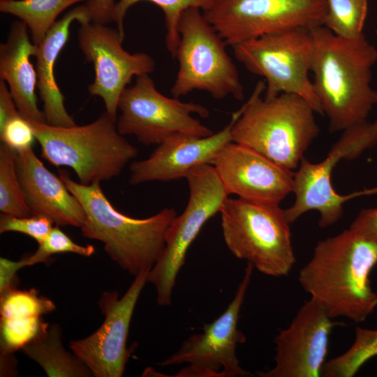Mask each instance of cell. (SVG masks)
<instances>
[{
	"label": "cell",
	"instance_id": "1",
	"mask_svg": "<svg viewBox=\"0 0 377 377\" xmlns=\"http://www.w3.org/2000/svg\"><path fill=\"white\" fill-rule=\"evenodd\" d=\"M377 264V242L350 228L319 241L298 280L331 318L362 323L377 307L370 274Z\"/></svg>",
	"mask_w": 377,
	"mask_h": 377
},
{
	"label": "cell",
	"instance_id": "2",
	"mask_svg": "<svg viewBox=\"0 0 377 377\" xmlns=\"http://www.w3.org/2000/svg\"><path fill=\"white\" fill-rule=\"evenodd\" d=\"M313 53L311 72L314 92L330 132L343 131L367 121L377 104L371 86L377 49L364 35L344 38L324 26L311 29Z\"/></svg>",
	"mask_w": 377,
	"mask_h": 377
},
{
	"label": "cell",
	"instance_id": "3",
	"mask_svg": "<svg viewBox=\"0 0 377 377\" xmlns=\"http://www.w3.org/2000/svg\"><path fill=\"white\" fill-rule=\"evenodd\" d=\"M60 178L82 205L86 215L82 235L104 245L108 256L135 276L150 269L165 246V232L176 217L172 208H164L146 219H134L118 212L105 196L101 182L83 185L60 170Z\"/></svg>",
	"mask_w": 377,
	"mask_h": 377
},
{
	"label": "cell",
	"instance_id": "4",
	"mask_svg": "<svg viewBox=\"0 0 377 377\" xmlns=\"http://www.w3.org/2000/svg\"><path fill=\"white\" fill-rule=\"evenodd\" d=\"M265 82L260 81L239 110L231 129L232 140L293 170L319 133L314 110L302 97L283 93L262 98Z\"/></svg>",
	"mask_w": 377,
	"mask_h": 377
},
{
	"label": "cell",
	"instance_id": "5",
	"mask_svg": "<svg viewBox=\"0 0 377 377\" xmlns=\"http://www.w3.org/2000/svg\"><path fill=\"white\" fill-rule=\"evenodd\" d=\"M29 121L41 157L57 168H71L83 185L118 177L138 154L119 133L117 119L106 111L83 126L58 127Z\"/></svg>",
	"mask_w": 377,
	"mask_h": 377
},
{
	"label": "cell",
	"instance_id": "6",
	"mask_svg": "<svg viewBox=\"0 0 377 377\" xmlns=\"http://www.w3.org/2000/svg\"><path fill=\"white\" fill-rule=\"evenodd\" d=\"M220 213L223 239L232 254L265 275L288 274L296 258L290 224L279 205L227 198Z\"/></svg>",
	"mask_w": 377,
	"mask_h": 377
},
{
	"label": "cell",
	"instance_id": "7",
	"mask_svg": "<svg viewBox=\"0 0 377 377\" xmlns=\"http://www.w3.org/2000/svg\"><path fill=\"white\" fill-rule=\"evenodd\" d=\"M200 9L190 7L180 17V39L175 57L179 67L170 92L178 98L198 89L207 91L215 99L231 95L242 101L244 86L226 50L227 44Z\"/></svg>",
	"mask_w": 377,
	"mask_h": 377
},
{
	"label": "cell",
	"instance_id": "8",
	"mask_svg": "<svg viewBox=\"0 0 377 377\" xmlns=\"http://www.w3.org/2000/svg\"><path fill=\"white\" fill-rule=\"evenodd\" d=\"M232 47L236 59L249 72L265 78L264 98L294 94L304 98L315 112L323 114L309 77L313 53L311 29L266 35Z\"/></svg>",
	"mask_w": 377,
	"mask_h": 377
},
{
	"label": "cell",
	"instance_id": "9",
	"mask_svg": "<svg viewBox=\"0 0 377 377\" xmlns=\"http://www.w3.org/2000/svg\"><path fill=\"white\" fill-rule=\"evenodd\" d=\"M185 178L189 188L188 203L183 213L176 216L169 226L164 249L147 275V282L156 289L159 306L171 304L177 276L190 245L205 223L220 212L228 196L211 164L191 169Z\"/></svg>",
	"mask_w": 377,
	"mask_h": 377
},
{
	"label": "cell",
	"instance_id": "10",
	"mask_svg": "<svg viewBox=\"0 0 377 377\" xmlns=\"http://www.w3.org/2000/svg\"><path fill=\"white\" fill-rule=\"evenodd\" d=\"M327 0H211L202 10L227 45L323 26Z\"/></svg>",
	"mask_w": 377,
	"mask_h": 377
},
{
	"label": "cell",
	"instance_id": "11",
	"mask_svg": "<svg viewBox=\"0 0 377 377\" xmlns=\"http://www.w3.org/2000/svg\"><path fill=\"white\" fill-rule=\"evenodd\" d=\"M117 127L122 135H133L144 145H158L176 133L207 137L213 131L192 117L209 116L208 110L193 103H184L160 93L154 80L145 74L121 93Z\"/></svg>",
	"mask_w": 377,
	"mask_h": 377
},
{
	"label": "cell",
	"instance_id": "12",
	"mask_svg": "<svg viewBox=\"0 0 377 377\" xmlns=\"http://www.w3.org/2000/svg\"><path fill=\"white\" fill-rule=\"evenodd\" d=\"M247 263L244 275L233 300L226 311L212 323L204 325L202 333L195 334L160 365L188 363L175 375L177 377H246L253 376L243 369L236 356L237 344L246 341L238 329L239 312L253 270Z\"/></svg>",
	"mask_w": 377,
	"mask_h": 377
},
{
	"label": "cell",
	"instance_id": "13",
	"mask_svg": "<svg viewBox=\"0 0 377 377\" xmlns=\"http://www.w3.org/2000/svg\"><path fill=\"white\" fill-rule=\"evenodd\" d=\"M78 44L86 61L93 64L95 77L89 85L92 96L100 97L105 111L117 120L118 103L133 77L149 74L154 59L145 52L131 54L124 49L118 29L94 22L81 24Z\"/></svg>",
	"mask_w": 377,
	"mask_h": 377
},
{
	"label": "cell",
	"instance_id": "14",
	"mask_svg": "<svg viewBox=\"0 0 377 377\" xmlns=\"http://www.w3.org/2000/svg\"><path fill=\"white\" fill-rule=\"evenodd\" d=\"M150 269L135 276L124 295L105 292L99 306L105 319L91 335L69 343L75 354L95 377H121L128 358L126 341L135 306Z\"/></svg>",
	"mask_w": 377,
	"mask_h": 377
},
{
	"label": "cell",
	"instance_id": "15",
	"mask_svg": "<svg viewBox=\"0 0 377 377\" xmlns=\"http://www.w3.org/2000/svg\"><path fill=\"white\" fill-rule=\"evenodd\" d=\"M335 323L310 299L290 325L274 338V367L260 377H318L325 364L330 335Z\"/></svg>",
	"mask_w": 377,
	"mask_h": 377
},
{
	"label": "cell",
	"instance_id": "16",
	"mask_svg": "<svg viewBox=\"0 0 377 377\" xmlns=\"http://www.w3.org/2000/svg\"><path fill=\"white\" fill-rule=\"evenodd\" d=\"M228 195L255 202L279 205L293 193L294 174L260 153L230 142L212 160Z\"/></svg>",
	"mask_w": 377,
	"mask_h": 377
},
{
	"label": "cell",
	"instance_id": "17",
	"mask_svg": "<svg viewBox=\"0 0 377 377\" xmlns=\"http://www.w3.org/2000/svg\"><path fill=\"white\" fill-rule=\"evenodd\" d=\"M239 114L232 113L230 123L222 130L207 137L176 133L160 145L144 160L130 165L128 183L138 185L185 178L193 168L212 164L218 151L232 142L231 129Z\"/></svg>",
	"mask_w": 377,
	"mask_h": 377
},
{
	"label": "cell",
	"instance_id": "18",
	"mask_svg": "<svg viewBox=\"0 0 377 377\" xmlns=\"http://www.w3.org/2000/svg\"><path fill=\"white\" fill-rule=\"evenodd\" d=\"M15 159L24 199L31 215H42L59 226L80 228L84 210L60 177L45 168L33 148L15 151Z\"/></svg>",
	"mask_w": 377,
	"mask_h": 377
},
{
	"label": "cell",
	"instance_id": "19",
	"mask_svg": "<svg viewBox=\"0 0 377 377\" xmlns=\"http://www.w3.org/2000/svg\"><path fill=\"white\" fill-rule=\"evenodd\" d=\"M36 50L27 25L20 20L14 21L6 41L0 44V80L6 83L23 117L46 123L44 112L38 106L37 73L30 60Z\"/></svg>",
	"mask_w": 377,
	"mask_h": 377
},
{
	"label": "cell",
	"instance_id": "20",
	"mask_svg": "<svg viewBox=\"0 0 377 377\" xmlns=\"http://www.w3.org/2000/svg\"><path fill=\"white\" fill-rule=\"evenodd\" d=\"M80 24L91 21L86 4L78 6L57 20L43 40L37 45L34 57L37 73V89L43 104L46 123L58 127H71L76 124L65 107V97L61 93L54 76V66L57 57L65 46L73 22Z\"/></svg>",
	"mask_w": 377,
	"mask_h": 377
},
{
	"label": "cell",
	"instance_id": "21",
	"mask_svg": "<svg viewBox=\"0 0 377 377\" xmlns=\"http://www.w3.org/2000/svg\"><path fill=\"white\" fill-rule=\"evenodd\" d=\"M60 325L53 323L22 350L38 363L50 377H90L91 371L73 352L62 345Z\"/></svg>",
	"mask_w": 377,
	"mask_h": 377
},
{
	"label": "cell",
	"instance_id": "22",
	"mask_svg": "<svg viewBox=\"0 0 377 377\" xmlns=\"http://www.w3.org/2000/svg\"><path fill=\"white\" fill-rule=\"evenodd\" d=\"M91 0H17L0 1V11L16 17L27 27L32 41L38 45L66 8Z\"/></svg>",
	"mask_w": 377,
	"mask_h": 377
},
{
	"label": "cell",
	"instance_id": "23",
	"mask_svg": "<svg viewBox=\"0 0 377 377\" xmlns=\"http://www.w3.org/2000/svg\"><path fill=\"white\" fill-rule=\"evenodd\" d=\"M140 1H149L162 9L166 28L165 45L173 58L180 39L178 27L182 13L190 7L205 10L211 3V0H119L114 8L112 22L116 23L123 38L125 36L124 20L126 13L131 6Z\"/></svg>",
	"mask_w": 377,
	"mask_h": 377
},
{
	"label": "cell",
	"instance_id": "24",
	"mask_svg": "<svg viewBox=\"0 0 377 377\" xmlns=\"http://www.w3.org/2000/svg\"><path fill=\"white\" fill-rule=\"evenodd\" d=\"M377 356V329L355 327L350 347L340 355L326 361L320 376L353 377L369 360Z\"/></svg>",
	"mask_w": 377,
	"mask_h": 377
},
{
	"label": "cell",
	"instance_id": "25",
	"mask_svg": "<svg viewBox=\"0 0 377 377\" xmlns=\"http://www.w3.org/2000/svg\"><path fill=\"white\" fill-rule=\"evenodd\" d=\"M0 211L18 217L31 216L17 172L15 151L3 143L0 145Z\"/></svg>",
	"mask_w": 377,
	"mask_h": 377
},
{
	"label": "cell",
	"instance_id": "26",
	"mask_svg": "<svg viewBox=\"0 0 377 377\" xmlns=\"http://www.w3.org/2000/svg\"><path fill=\"white\" fill-rule=\"evenodd\" d=\"M327 2L324 27L344 38H355L363 34L367 0H327Z\"/></svg>",
	"mask_w": 377,
	"mask_h": 377
},
{
	"label": "cell",
	"instance_id": "27",
	"mask_svg": "<svg viewBox=\"0 0 377 377\" xmlns=\"http://www.w3.org/2000/svg\"><path fill=\"white\" fill-rule=\"evenodd\" d=\"M0 315L1 319H23L52 312L56 306L47 297L41 296L37 290L11 289L1 295Z\"/></svg>",
	"mask_w": 377,
	"mask_h": 377
},
{
	"label": "cell",
	"instance_id": "28",
	"mask_svg": "<svg viewBox=\"0 0 377 377\" xmlns=\"http://www.w3.org/2000/svg\"><path fill=\"white\" fill-rule=\"evenodd\" d=\"M0 320L1 351L12 353L22 350L49 325L41 317Z\"/></svg>",
	"mask_w": 377,
	"mask_h": 377
},
{
	"label": "cell",
	"instance_id": "29",
	"mask_svg": "<svg viewBox=\"0 0 377 377\" xmlns=\"http://www.w3.org/2000/svg\"><path fill=\"white\" fill-rule=\"evenodd\" d=\"M95 252L92 245L82 246L75 243L55 225L47 237L40 244L36 251L31 256L23 258L25 266L45 263L52 255L62 253H73L84 257L91 256Z\"/></svg>",
	"mask_w": 377,
	"mask_h": 377
},
{
	"label": "cell",
	"instance_id": "30",
	"mask_svg": "<svg viewBox=\"0 0 377 377\" xmlns=\"http://www.w3.org/2000/svg\"><path fill=\"white\" fill-rule=\"evenodd\" d=\"M54 222L47 216L31 215L18 217L1 214L0 233L17 232L29 236L38 244L42 242L54 227Z\"/></svg>",
	"mask_w": 377,
	"mask_h": 377
},
{
	"label": "cell",
	"instance_id": "31",
	"mask_svg": "<svg viewBox=\"0 0 377 377\" xmlns=\"http://www.w3.org/2000/svg\"><path fill=\"white\" fill-rule=\"evenodd\" d=\"M0 140L1 143L16 151L32 147L36 140L31 122L20 113L0 126Z\"/></svg>",
	"mask_w": 377,
	"mask_h": 377
},
{
	"label": "cell",
	"instance_id": "32",
	"mask_svg": "<svg viewBox=\"0 0 377 377\" xmlns=\"http://www.w3.org/2000/svg\"><path fill=\"white\" fill-rule=\"evenodd\" d=\"M349 228L357 234L377 242V207L362 209Z\"/></svg>",
	"mask_w": 377,
	"mask_h": 377
},
{
	"label": "cell",
	"instance_id": "33",
	"mask_svg": "<svg viewBox=\"0 0 377 377\" xmlns=\"http://www.w3.org/2000/svg\"><path fill=\"white\" fill-rule=\"evenodd\" d=\"M26 267L24 258L13 261L0 258V295L15 288L17 282V272Z\"/></svg>",
	"mask_w": 377,
	"mask_h": 377
},
{
	"label": "cell",
	"instance_id": "34",
	"mask_svg": "<svg viewBox=\"0 0 377 377\" xmlns=\"http://www.w3.org/2000/svg\"><path fill=\"white\" fill-rule=\"evenodd\" d=\"M91 21L108 24L112 22V14L116 3L114 0H91L85 3Z\"/></svg>",
	"mask_w": 377,
	"mask_h": 377
},
{
	"label": "cell",
	"instance_id": "35",
	"mask_svg": "<svg viewBox=\"0 0 377 377\" xmlns=\"http://www.w3.org/2000/svg\"><path fill=\"white\" fill-rule=\"evenodd\" d=\"M19 113L6 83L0 80V126Z\"/></svg>",
	"mask_w": 377,
	"mask_h": 377
},
{
	"label": "cell",
	"instance_id": "36",
	"mask_svg": "<svg viewBox=\"0 0 377 377\" xmlns=\"http://www.w3.org/2000/svg\"><path fill=\"white\" fill-rule=\"evenodd\" d=\"M12 353L1 351V376H14L16 362Z\"/></svg>",
	"mask_w": 377,
	"mask_h": 377
},
{
	"label": "cell",
	"instance_id": "37",
	"mask_svg": "<svg viewBox=\"0 0 377 377\" xmlns=\"http://www.w3.org/2000/svg\"><path fill=\"white\" fill-rule=\"evenodd\" d=\"M369 192H370V194H377V186L372 188H369Z\"/></svg>",
	"mask_w": 377,
	"mask_h": 377
},
{
	"label": "cell",
	"instance_id": "38",
	"mask_svg": "<svg viewBox=\"0 0 377 377\" xmlns=\"http://www.w3.org/2000/svg\"><path fill=\"white\" fill-rule=\"evenodd\" d=\"M17 1V0H0V1Z\"/></svg>",
	"mask_w": 377,
	"mask_h": 377
}]
</instances>
